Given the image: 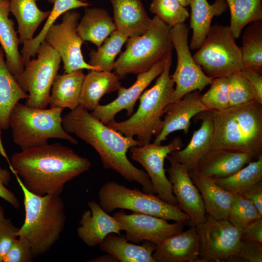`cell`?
<instances>
[{"label": "cell", "mask_w": 262, "mask_h": 262, "mask_svg": "<svg viewBox=\"0 0 262 262\" xmlns=\"http://www.w3.org/2000/svg\"><path fill=\"white\" fill-rule=\"evenodd\" d=\"M170 30V27L155 16L145 33L128 39L125 50L114 63V73L122 79L149 70L172 51Z\"/></svg>", "instance_id": "cell-7"}, {"label": "cell", "mask_w": 262, "mask_h": 262, "mask_svg": "<svg viewBox=\"0 0 262 262\" xmlns=\"http://www.w3.org/2000/svg\"><path fill=\"white\" fill-rule=\"evenodd\" d=\"M172 51L166 56L163 72L154 85L145 90L139 98L137 111L123 121H114L107 125L126 136L136 137L141 146L151 143L161 131L162 116L166 106L171 103L174 90V82L170 75Z\"/></svg>", "instance_id": "cell-5"}, {"label": "cell", "mask_w": 262, "mask_h": 262, "mask_svg": "<svg viewBox=\"0 0 262 262\" xmlns=\"http://www.w3.org/2000/svg\"><path fill=\"white\" fill-rule=\"evenodd\" d=\"M98 199L99 205L107 213L117 209H127L190 225L189 216L178 206L163 201L155 194L146 193L135 188L130 189L115 181H107L101 186Z\"/></svg>", "instance_id": "cell-8"}, {"label": "cell", "mask_w": 262, "mask_h": 262, "mask_svg": "<svg viewBox=\"0 0 262 262\" xmlns=\"http://www.w3.org/2000/svg\"><path fill=\"white\" fill-rule=\"evenodd\" d=\"M197 228L200 257L205 262L235 261L241 242L242 230L228 219L217 220L207 213L205 221Z\"/></svg>", "instance_id": "cell-12"}, {"label": "cell", "mask_w": 262, "mask_h": 262, "mask_svg": "<svg viewBox=\"0 0 262 262\" xmlns=\"http://www.w3.org/2000/svg\"><path fill=\"white\" fill-rule=\"evenodd\" d=\"M79 0L83 1V2H86V1L88 0Z\"/></svg>", "instance_id": "cell-52"}, {"label": "cell", "mask_w": 262, "mask_h": 262, "mask_svg": "<svg viewBox=\"0 0 262 262\" xmlns=\"http://www.w3.org/2000/svg\"><path fill=\"white\" fill-rule=\"evenodd\" d=\"M90 210L85 211L79 222L77 232L79 238L89 246H99L109 234L120 235L118 222L105 212L98 203L88 202Z\"/></svg>", "instance_id": "cell-20"}, {"label": "cell", "mask_w": 262, "mask_h": 262, "mask_svg": "<svg viewBox=\"0 0 262 262\" xmlns=\"http://www.w3.org/2000/svg\"><path fill=\"white\" fill-rule=\"evenodd\" d=\"M10 162V171L27 190L40 196H60L68 182L91 166L88 159L60 143L21 149Z\"/></svg>", "instance_id": "cell-1"}, {"label": "cell", "mask_w": 262, "mask_h": 262, "mask_svg": "<svg viewBox=\"0 0 262 262\" xmlns=\"http://www.w3.org/2000/svg\"><path fill=\"white\" fill-rule=\"evenodd\" d=\"M155 262H205L200 257L197 227L173 234L157 245L152 254Z\"/></svg>", "instance_id": "cell-19"}, {"label": "cell", "mask_w": 262, "mask_h": 262, "mask_svg": "<svg viewBox=\"0 0 262 262\" xmlns=\"http://www.w3.org/2000/svg\"><path fill=\"white\" fill-rule=\"evenodd\" d=\"M85 75L82 69L57 75L51 87L49 105L74 110L79 106V99Z\"/></svg>", "instance_id": "cell-30"}, {"label": "cell", "mask_w": 262, "mask_h": 262, "mask_svg": "<svg viewBox=\"0 0 262 262\" xmlns=\"http://www.w3.org/2000/svg\"><path fill=\"white\" fill-rule=\"evenodd\" d=\"M189 31L184 23L171 27L172 42L177 57L176 68L171 77L176 86L171 103L192 91L201 92L213 80L203 72L191 53L188 41Z\"/></svg>", "instance_id": "cell-11"}, {"label": "cell", "mask_w": 262, "mask_h": 262, "mask_svg": "<svg viewBox=\"0 0 262 262\" xmlns=\"http://www.w3.org/2000/svg\"><path fill=\"white\" fill-rule=\"evenodd\" d=\"M200 93L198 90L190 92L166 106L161 130L155 137L153 143L161 145L170 134L177 131L181 130L185 134L188 133L192 118L208 110L200 100Z\"/></svg>", "instance_id": "cell-18"}, {"label": "cell", "mask_w": 262, "mask_h": 262, "mask_svg": "<svg viewBox=\"0 0 262 262\" xmlns=\"http://www.w3.org/2000/svg\"><path fill=\"white\" fill-rule=\"evenodd\" d=\"M212 148L262 155V104L256 101L221 111H212Z\"/></svg>", "instance_id": "cell-4"}, {"label": "cell", "mask_w": 262, "mask_h": 262, "mask_svg": "<svg viewBox=\"0 0 262 262\" xmlns=\"http://www.w3.org/2000/svg\"><path fill=\"white\" fill-rule=\"evenodd\" d=\"M33 258L29 242L25 238L18 236L11 245L3 262H30Z\"/></svg>", "instance_id": "cell-42"}, {"label": "cell", "mask_w": 262, "mask_h": 262, "mask_svg": "<svg viewBox=\"0 0 262 262\" xmlns=\"http://www.w3.org/2000/svg\"><path fill=\"white\" fill-rule=\"evenodd\" d=\"M183 6L189 5L191 0H178Z\"/></svg>", "instance_id": "cell-50"}, {"label": "cell", "mask_w": 262, "mask_h": 262, "mask_svg": "<svg viewBox=\"0 0 262 262\" xmlns=\"http://www.w3.org/2000/svg\"><path fill=\"white\" fill-rule=\"evenodd\" d=\"M262 218L253 204L243 195H233L228 219L242 230Z\"/></svg>", "instance_id": "cell-39"}, {"label": "cell", "mask_w": 262, "mask_h": 262, "mask_svg": "<svg viewBox=\"0 0 262 262\" xmlns=\"http://www.w3.org/2000/svg\"><path fill=\"white\" fill-rule=\"evenodd\" d=\"M62 124L67 133L75 134L96 150L104 168L140 184L144 193L155 194L147 173L135 166L127 157L131 147L141 146L134 137L125 136L103 124L80 105L62 117Z\"/></svg>", "instance_id": "cell-2"}, {"label": "cell", "mask_w": 262, "mask_h": 262, "mask_svg": "<svg viewBox=\"0 0 262 262\" xmlns=\"http://www.w3.org/2000/svg\"><path fill=\"white\" fill-rule=\"evenodd\" d=\"M18 230L10 219L5 217L0 222V262H3L11 245L18 237Z\"/></svg>", "instance_id": "cell-43"}, {"label": "cell", "mask_w": 262, "mask_h": 262, "mask_svg": "<svg viewBox=\"0 0 262 262\" xmlns=\"http://www.w3.org/2000/svg\"><path fill=\"white\" fill-rule=\"evenodd\" d=\"M240 73L243 74L252 85L255 93V101L262 104V75L246 67Z\"/></svg>", "instance_id": "cell-47"}, {"label": "cell", "mask_w": 262, "mask_h": 262, "mask_svg": "<svg viewBox=\"0 0 262 262\" xmlns=\"http://www.w3.org/2000/svg\"><path fill=\"white\" fill-rule=\"evenodd\" d=\"M167 168L172 192L180 209L190 217L191 226L199 227L205 221L206 213L200 194L187 170L169 154Z\"/></svg>", "instance_id": "cell-16"}, {"label": "cell", "mask_w": 262, "mask_h": 262, "mask_svg": "<svg viewBox=\"0 0 262 262\" xmlns=\"http://www.w3.org/2000/svg\"><path fill=\"white\" fill-rule=\"evenodd\" d=\"M24 196L25 219L17 236L29 242L33 257L47 253L59 240L65 226V205L60 196L36 195L15 175Z\"/></svg>", "instance_id": "cell-3"}, {"label": "cell", "mask_w": 262, "mask_h": 262, "mask_svg": "<svg viewBox=\"0 0 262 262\" xmlns=\"http://www.w3.org/2000/svg\"><path fill=\"white\" fill-rule=\"evenodd\" d=\"M228 78L229 84V107L255 101L254 90L249 81L243 74L235 73L230 75Z\"/></svg>", "instance_id": "cell-41"}, {"label": "cell", "mask_w": 262, "mask_h": 262, "mask_svg": "<svg viewBox=\"0 0 262 262\" xmlns=\"http://www.w3.org/2000/svg\"><path fill=\"white\" fill-rule=\"evenodd\" d=\"M254 158L248 152L212 148L200 161L196 170L213 179L224 178L235 174Z\"/></svg>", "instance_id": "cell-22"}, {"label": "cell", "mask_w": 262, "mask_h": 262, "mask_svg": "<svg viewBox=\"0 0 262 262\" xmlns=\"http://www.w3.org/2000/svg\"><path fill=\"white\" fill-rule=\"evenodd\" d=\"M246 262H262V246L241 239L239 251L235 258Z\"/></svg>", "instance_id": "cell-44"}, {"label": "cell", "mask_w": 262, "mask_h": 262, "mask_svg": "<svg viewBox=\"0 0 262 262\" xmlns=\"http://www.w3.org/2000/svg\"><path fill=\"white\" fill-rule=\"evenodd\" d=\"M141 245L128 241L125 236L114 233L108 234L99 245V249L113 256L120 262H155L152 254L157 245L144 241Z\"/></svg>", "instance_id": "cell-27"}, {"label": "cell", "mask_w": 262, "mask_h": 262, "mask_svg": "<svg viewBox=\"0 0 262 262\" xmlns=\"http://www.w3.org/2000/svg\"><path fill=\"white\" fill-rule=\"evenodd\" d=\"M240 48L246 68L262 75V20L252 22L245 30Z\"/></svg>", "instance_id": "cell-35"}, {"label": "cell", "mask_w": 262, "mask_h": 262, "mask_svg": "<svg viewBox=\"0 0 262 262\" xmlns=\"http://www.w3.org/2000/svg\"><path fill=\"white\" fill-rule=\"evenodd\" d=\"M129 38L127 35L116 29L97 50L93 49L90 50L88 64L101 71H112L115 57Z\"/></svg>", "instance_id": "cell-37"}, {"label": "cell", "mask_w": 262, "mask_h": 262, "mask_svg": "<svg viewBox=\"0 0 262 262\" xmlns=\"http://www.w3.org/2000/svg\"><path fill=\"white\" fill-rule=\"evenodd\" d=\"M243 196L253 204L260 214L262 216V183L248 191Z\"/></svg>", "instance_id": "cell-48"}, {"label": "cell", "mask_w": 262, "mask_h": 262, "mask_svg": "<svg viewBox=\"0 0 262 262\" xmlns=\"http://www.w3.org/2000/svg\"><path fill=\"white\" fill-rule=\"evenodd\" d=\"M11 179L10 171L0 166V197L8 202L14 208L19 207V202L15 194L7 188Z\"/></svg>", "instance_id": "cell-45"}, {"label": "cell", "mask_w": 262, "mask_h": 262, "mask_svg": "<svg viewBox=\"0 0 262 262\" xmlns=\"http://www.w3.org/2000/svg\"><path fill=\"white\" fill-rule=\"evenodd\" d=\"M149 11L170 27L184 23L189 16L178 0H151Z\"/></svg>", "instance_id": "cell-38"}, {"label": "cell", "mask_w": 262, "mask_h": 262, "mask_svg": "<svg viewBox=\"0 0 262 262\" xmlns=\"http://www.w3.org/2000/svg\"><path fill=\"white\" fill-rule=\"evenodd\" d=\"M53 4V7L46 23L38 34L32 40L24 42L21 50V55L24 64L36 55L37 49L44 41L46 34L55 21L65 13L80 7H87L90 4L79 0H46Z\"/></svg>", "instance_id": "cell-34"}, {"label": "cell", "mask_w": 262, "mask_h": 262, "mask_svg": "<svg viewBox=\"0 0 262 262\" xmlns=\"http://www.w3.org/2000/svg\"><path fill=\"white\" fill-rule=\"evenodd\" d=\"M209 90L200 96L202 104L211 111H221L229 107V84L228 77L213 79Z\"/></svg>", "instance_id": "cell-40"}, {"label": "cell", "mask_w": 262, "mask_h": 262, "mask_svg": "<svg viewBox=\"0 0 262 262\" xmlns=\"http://www.w3.org/2000/svg\"><path fill=\"white\" fill-rule=\"evenodd\" d=\"M120 77L114 72L90 70L85 75L79 105L93 111L104 95L118 91L121 86Z\"/></svg>", "instance_id": "cell-25"}, {"label": "cell", "mask_w": 262, "mask_h": 262, "mask_svg": "<svg viewBox=\"0 0 262 262\" xmlns=\"http://www.w3.org/2000/svg\"><path fill=\"white\" fill-rule=\"evenodd\" d=\"M183 146L182 139L176 137L166 145L150 143L133 146L129 149L131 159L141 164L148 175L155 194L163 201L176 206L178 204L173 193L171 183L165 175L164 161L168 155L180 149Z\"/></svg>", "instance_id": "cell-14"}, {"label": "cell", "mask_w": 262, "mask_h": 262, "mask_svg": "<svg viewBox=\"0 0 262 262\" xmlns=\"http://www.w3.org/2000/svg\"><path fill=\"white\" fill-rule=\"evenodd\" d=\"M80 17V13L75 10L65 13L61 22L53 24L45 35L44 41L60 56L65 73L80 69L100 70L90 65L83 58L81 50L83 41L77 32Z\"/></svg>", "instance_id": "cell-13"}, {"label": "cell", "mask_w": 262, "mask_h": 262, "mask_svg": "<svg viewBox=\"0 0 262 262\" xmlns=\"http://www.w3.org/2000/svg\"><path fill=\"white\" fill-rule=\"evenodd\" d=\"M113 217L125 231L126 239L135 244L150 241L156 244L165 238L183 230L184 224L169 223L166 220L153 215L133 213L128 214L121 209Z\"/></svg>", "instance_id": "cell-15"}, {"label": "cell", "mask_w": 262, "mask_h": 262, "mask_svg": "<svg viewBox=\"0 0 262 262\" xmlns=\"http://www.w3.org/2000/svg\"><path fill=\"white\" fill-rule=\"evenodd\" d=\"M0 130H1V129L0 128Z\"/></svg>", "instance_id": "cell-53"}, {"label": "cell", "mask_w": 262, "mask_h": 262, "mask_svg": "<svg viewBox=\"0 0 262 262\" xmlns=\"http://www.w3.org/2000/svg\"><path fill=\"white\" fill-rule=\"evenodd\" d=\"M193 58L212 79L241 73L245 68L240 47L236 43L229 26H212Z\"/></svg>", "instance_id": "cell-9"}, {"label": "cell", "mask_w": 262, "mask_h": 262, "mask_svg": "<svg viewBox=\"0 0 262 262\" xmlns=\"http://www.w3.org/2000/svg\"><path fill=\"white\" fill-rule=\"evenodd\" d=\"M36 54V59L25 64L23 72L13 76L21 89L29 93L25 104L45 109L49 105L52 85L60 68L61 59L45 41L38 47Z\"/></svg>", "instance_id": "cell-10"}, {"label": "cell", "mask_w": 262, "mask_h": 262, "mask_svg": "<svg viewBox=\"0 0 262 262\" xmlns=\"http://www.w3.org/2000/svg\"><path fill=\"white\" fill-rule=\"evenodd\" d=\"M213 180L218 185L232 194L243 195L262 183V155L229 177Z\"/></svg>", "instance_id": "cell-33"}, {"label": "cell", "mask_w": 262, "mask_h": 262, "mask_svg": "<svg viewBox=\"0 0 262 262\" xmlns=\"http://www.w3.org/2000/svg\"><path fill=\"white\" fill-rule=\"evenodd\" d=\"M230 14V29L239 38L248 23L262 20V0H225Z\"/></svg>", "instance_id": "cell-36"}, {"label": "cell", "mask_w": 262, "mask_h": 262, "mask_svg": "<svg viewBox=\"0 0 262 262\" xmlns=\"http://www.w3.org/2000/svg\"><path fill=\"white\" fill-rule=\"evenodd\" d=\"M114 12L116 30L129 37L145 33L149 26V18L141 0H109Z\"/></svg>", "instance_id": "cell-24"}, {"label": "cell", "mask_w": 262, "mask_h": 262, "mask_svg": "<svg viewBox=\"0 0 262 262\" xmlns=\"http://www.w3.org/2000/svg\"><path fill=\"white\" fill-rule=\"evenodd\" d=\"M9 0H0V44L5 55V63L13 75L21 73L25 64L18 50L21 43L13 20L9 17Z\"/></svg>", "instance_id": "cell-28"}, {"label": "cell", "mask_w": 262, "mask_h": 262, "mask_svg": "<svg viewBox=\"0 0 262 262\" xmlns=\"http://www.w3.org/2000/svg\"><path fill=\"white\" fill-rule=\"evenodd\" d=\"M166 55L149 70L138 74L136 81L130 87L121 86L115 100L107 104H99L91 114L105 125L115 121L116 114L123 110L126 111L128 116H131L133 114L136 102L143 92L163 72Z\"/></svg>", "instance_id": "cell-17"}, {"label": "cell", "mask_w": 262, "mask_h": 262, "mask_svg": "<svg viewBox=\"0 0 262 262\" xmlns=\"http://www.w3.org/2000/svg\"><path fill=\"white\" fill-rule=\"evenodd\" d=\"M241 239L262 246V218L242 229Z\"/></svg>", "instance_id": "cell-46"}, {"label": "cell", "mask_w": 262, "mask_h": 262, "mask_svg": "<svg viewBox=\"0 0 262 262\" xmlns=\"http://www.w3.org/2000/svg\"><path fill=\"white\" fill-rule=\"evenodd\" d=\"M116 29L113 19L105 9L87 8L79 22L77 32L83 42H90L98 48Z\"/></svg>", "instance_id": "cell-29"}, {"label": "cell", "mask_w": 262, "mask_h": 262, "mask_svg": "<svg viewBox=\"0 0 262 262\" xmlns=\"http://www.w3.org/2000/svg\"><path fill=\"white\" fill-rule=\"evenodd\" d=\"M190 28L193 31L190 43V49H198L201 47L211 27L212 19L219 16L228 8L225 0H215L210 4L207 0H191Z\"/></svg>", "instance_id": "cell-26"}, {"label": "cell", "mask_w": 262, "mask_h": 262, "mask_svg": "<svg viewBox=\"0 0 262 262\" xmlns=\"http://www.w3.org/2000/svg\"><path fill=\"white\" fill-rule=\"evenodd\" d=\"M40 0H9V11L16 18L21 43L32 40L36 30L49 15L50 11L40 9Z\"/></svg>", "instance_id": "cell-31"}, {"label": "cell", "mask_w": 262, "mask_h": 262, "mask_svg": "<svg viewBox=\"0 0 262 262\" xmlns=\"http://www.w3.org/2000/svg\"><path fill=\"white\" fill-rule=\"evenodd\" d=\"M196 115L201 120L199 128L194 132L186 147L169 154L188 172L196 169L200 161L213 147V126L212 111H205Z\"/></svg>", "instance_id": "cell-21"}, {"label": "cell", "mask_w": 262, "mask_h": 262, "mask_svg": "<svg viewBox=\"0 0 262 262\" xmlns=\"http://www.w3.org/2000/svg\"><path fill=\"white\" fill-rule=\"evenodd\" d=\"M4 53L0 46V128L5 130L9 128L12 110L19 100L27 98L28 95L21 89L8 68Z\"/></svg>", "instance_id": "cell-32"}, {"label": "cell", "mask_w": 262, "mask_h": 262, "mask_svg": "<svg viewBox=\"0 0 262 262\" xmlns=\"http://www.w3.org/2000/svg\"></svg>", "instance_id": "cell-54"}, {"label": "cell", "mask_w": 262, "mask_h": 262, "mask_svg": "<svg viewBox=\"0 0 262 262\" xmlns=\"http://www.w3.org/2000/svg\"><path fill=\"white\" fill-rule=\"evenodd\" d=\"M188 172L200 194L206 213L217 220L227 219L233 195L196 170Z\"/></svg>", "instance_id": "cell-23"}, {"label": "cell", "mask_w": 262, "mask_h": 262, "mask_svg": "<svg viewBox=\"0 0 262 262\" xmlns=\"http://www.w3.org/2000/svg\"><path fill=\"white\" fill-rule=\"evenodd\" d=\"M4 211L2 207L0 205V222L5 218Z\"/></svg>", "instance_id": "cell-51"}, {"label": "cell", "mask_w": 262, "mask_h": 262, "mask_svg": "<svg viewBox=\"0 0 262 262\" xmlns=\"http://www.w3.org/2000/svg\"><path fill=\"white\" fill-rule=\"evenodd\" d=\"M63 110L59 107L33 108L18 102L12 110L9 120L14 143L21 149L47 145L52 138L77 145L78 141L62 126Z\"/></svg>", "instance_id": "cell-6"}, {"label": "cell", "mask_w": 262, "mask_h": 262, "mask_svg": "<svg viewBox=\"0 0 262 262\" xmlns=\"http://www.w3.org/2000/svg\"><path fill=\"white\" fill-rule=\"evenodd\" d=\"M89 262H117L118 261L112 255L107 253L105 255L99 256L95 259L87 261Z\"/></svg>", "instance_id": "cell-49"}]
</instances>
